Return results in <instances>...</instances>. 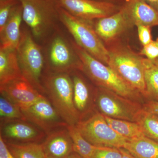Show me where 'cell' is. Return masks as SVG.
Returning a JSON list of instances; mask_svg holds the SVG:
<instances>
[{"mask_svg":"<svg viewBox=\"0 0 158 158\" xmlns=\"http://www.w3.org/2000/svg\"><path fill=\"white\" fill-rule=\"evenodd\" d=\"M23 21L22 6L19 2L12 9L6 25L0 31V49H17Z\"/></svg>","mask_w":158,"mask_h":158,"instance_id":"obj_17","label":"cell"},{"mask_svg":"<svg viewBox=\"0 0 158 158\" xmlns=\"http://www.w3.org/2000/svg\"><path fill=\"white\" fill-rule=\"evenodd\" d=\"M141 56L152 62L158 59V37L147 45L143 46L140 52Z\"/></svg>","mask_w":158,"mask_h":158,"instance_id":"obj_29","label":"cell"},{"mask_svg":"<svg viewBox=\"0 0 158 158\" xmlns=\"http://www.w3.org/2000/svg\"><path fill=\"white\" fill-rule=\"evenodd\" d=\"M17 52L23 76L41 94L45 95L42 82L45 68L42 46L35 40L28 28H22Z\"/></svg>","mask_w":158,"mask_h":158,"instance_id":"obj_6","label":"cell"},{"mask_svg":"<svg viewBox=\"0 0 158 158\" xmlns=\"http://www.w3.org/2000/svg\"><path fill=\"white\" fill-rule=\"evenodd\" d=\"M0 93L22 110L28 107L44 95L23 76L0 85Z\"/></svg>","mask_w":158,"mask_h":158,"instance_id":"obj_13","label":"cell"},{"mask_svg":"<svg viewBox=\"0 0 158 158\" xmlns=\"http://www.w3.org/2000/svg\"><path fill=\"white\" fill-rule=\"evenodd\" d=\"M57 6L71 14L93 21L112 15L120 8L114 3L97 0H55Z\"/></svg>","mask_w":158,"mask_h":158,"instance_id":"obj_11","label":"cell"},{"mask_svg":"<svg viewBox=\"0 0 158 158\" xmlns=\"http://www.w3.org/2000/svg\"><path fill=\"white\" fill-rule=\"evenodd\" d=\"M146 96L158 102V65L143 58Z\"/></svg>","mask_w":158,"mask_h":158,"instance_id":"obj_23","label":"cell"},{"mask_svg":"<svg viewBox=\"0 0 158 158\" xmlns=\"http://www.w3.org/2000/svg\"><path fill=\"white\" fill-rule=\"evenodd\" d=\"M60 22L77 45L90 56L108 65L109 50L95 31L93 21L77 17L58 6Z\"/></svg>","mask_w":158,"mask_h":158,"instance_id":"obj_3","label":"cell"},{"mask_svg":"<svg viewBox=\"0 0 158 158\" xmlns=\"http://www.w3.org/2000/svg\"><path fill=\"white\" fill-rule=\"evenodd\" d=\"M67 158H84L82 157L81 156L79 155L77 153L73 152Z\"/></svg>","mask_w":158,"mask_h":158,"instance_id":"obj_35","label":"cell"},{"mask_svg":"<svg viewBox=\"0 0 158 158\" xmlns=\"http://www.w3.org/2000/svg\"><path fill=\"white\" fill-rule=\"evenodd\" d=\"M158 11V0H143Z\"/></svg>","mask_w":158,"mask_h":158,"instance_id":"obj_34","label":"cell"},{"mask_svg":"<svg viewBox=\"0 0 158 158\" xmlns=\"http://www.w3.org/2000/svg\"><path fill=\"white\" fill-rule=\"evenodd\" d=\"M81 59L82 69L89 78L100 88L127 99L135 98L138 93L126 83L113 69L94 58L71 40Z\"/></svg>","mask_w":158,"mask_h":158,"instance_id":"obj_4","label":"cell"},{"mask_svg":"<svg viewBox=\"0 0 158 158\" xmlns=\"http://www.w3.org/2000/svg\"><path fill=\"white\" fill-rule=\"evenodd\" d=\"M144 110L158 116V102L151 101L144 106Z\"/></svg>","mask_w":158,"mask_h":158,"instance_id":"obj_32","label":"cell"},{"mask_svg":"<svg viewBox=\"0 0 158 158\" xmlns=\"http://www.w3.org/2000/svg\"><path fill=\"white\" fill-rule=\"evenodd\" d=\"M46 158H67L74 152L73 143L67 127L47 135L42 143Z\"/></svg>","mask_w":158,"mask_h":158,"instance_id":"obj_14","label":"cell"},{"mask_svg":"<svg viewBox=\"0 0 158 158\" xmlns=\"http://www.w3.org/2000/svg\"><path fill=\"white\" fill-rule=\"evenodd\" d=\"M26 120L37 126L47 135L59 128L67 127L45 95L22 110Z\"/></svg>","mask_w":158,"mask_h":158,"instance_id":"obj_10","label":"cell"},{"mask_svg":"<svg viewBox=\"0 0 158 158\" xmlns=\"http://www.w3.org/2000/svg\"><path fill=\"white\" fill-rule=\"evenodd\" d=\"M67 129L73 143L74 152L84 158H91L97 146L90 144L84 138L76 126L68 125Z\"/></svg>","mask_w":158,"mask_h":158,"instance_id":"obj_24","label":"cell"},{"mask_svg":"<svg viewBox=\"0 0 158 158\" xmlns=\"http://www.w3.org/2000/svg\"><path fill=\"white\" fill-rule=\"evenodd\" d=\"M132 26H158V11L143 0H127L121 7Z\"/></svg>","mask_w":158,"mask_h":158,"instance_id":"obj_16","label":"cell"},{"mask_svg":"<svg viewBox=\"0 0 158 158\" xmlns=\"http://www.w3.org/2000/svg\"><path fill=\"white\" fill-rule=\"evenodd\" d=\"M123 148L137 158H158V142L146 136L127 140Z\"/></svg>","mask_w":158,"mask_h":158,"instance_id":"obj_20","label":"cell"},{"mask_svg":"<svg viewBox=\"0 0 158 158\" xmlns=\"http://www.w3.org/2000/svg\"><path fill=\"white\" fill-rule=\"evenodd\" d=\"M67 38L58 28L41 45H44L45 70L69 74L77 70H82L81 59L71 40Z\"/></svg>","mask_w":158,"mask_h":158,"instance_id":"obj_5","label":"cell"},{"mask_svg":"<svg viewBox=\"0 0 158 158\" xmlns=\"http://www.w3.org/2000/svg\"><path fill=\"white\" fill-rule=\"evenodd\" d=\"M42 85L44 94L68 125L80 121L73 102V85L70 74L44 70Z\"/></svg>","mask_w":158,"mask_h":158,"instance_id":"obj_1","label":"cell"},{"mask_svg":"<svg viewBox=\"0 0 158 158\" xmlns=\"http://www.w3.org/2000/svg\"><path fill=\"white\" fill-rule=\"evenodd\" d=\"M143 58L125 48L109 50L108 65L129 86L146 96Z\"/></svg>","mask_w":158,"mask_h":158,"instance_id":"obj_7","label":"cell"},{"mask_svg":"<svg viewBox=\"0 0 158 158\" xmlns=\"http://www.w3.org/2000/svg\"><path fill=\"white\" fill-rule=\"evenodd\" d=\"M19 3L18 0H0V31L6 25L12 9Z\"/></svg>","mask_w":158,"mask_h":158,"instance_id":"obj_27","label":"cell"},{"mask_svg":"<svg viewBox=\"0 0 158 158\" xmlns=\"http://www.w3.org/2000/svg\"><path fill=\"white\" fill-rule=\"evenodd\" d=\"M120 150L121 151L122 154V158H137L133 156L129 152L123 148H120Z\"/></svg>","mask_w":158,"mask_h":158,"instance_id":"obj_33","label":"cell"},{"mask_svg":"<svg viewBox=\"0 0 158 158\" xmlns=\"http://www.w3.org/2000/svg\"><path fill=\"white\" fill-rule=\"evenodd\" d=\"M122 154L119 148L98 147L94 152L91 158H122Z\"/></svg>","mask_w":158,"mask_h":158,"instance_id":"obj_28","label":"cell"},{"mask_svg":"<svg viewBox=\"0 0 158 158\" xmlns=\"http://www.w3.org/2000/svg\"><path fill=\"white\" fill-rule=\"evenodd\" d=\"M6 143L15 158H46L42 143Z\"/></svg>","mask_w":158,"mask_h":158,"instance_id":"obj_22","label":"cell"},{"mask_svg":"<svg viewBox=\"0 0 158 158\" xmlns=\"http://www.w3.org/2000/svg\"><path fill=\"white\" fill-rule=\"evenodd\" d=\"M22 76L17 49H0V85Z\"/></svg>","mask_w":158,"mask_h":158,"instance_id":"obj_19","label":"cell"},{"mask_svg":"<svg viewBox=\"0 0 158 158\" xmlns=\"http://www.w3.org/2000/svg\"><path fill=\"white\" fill-rule=\"evenodd\" d=\"M73 85V102L80 120L90 112L92 98L88 85L76 71L70 73Z\"/></svg>","mask_w":158,"mask_h":158,"instance_id":"obj_18","label":"cell"},{"mask_svg":"<svg viewBox=\"0 0 158 158\" xmlns=\"http://www.w3.org/2000/svg\"><path fill=\"white\" fill-rule=\"evenodd\" d=\"M23 8V20L38 43H44L60 22L55 0H18Z\"/></svg>","mask_w":158,"mask_h":158,"instance_id":"obj_2","label":"cell"},{"mask_svg":"<svg viewBox=\"0 0 158 158\" xmlns=\"http://www.w3.org/2000/svg\"><path fill=\"white\" fill-rule=\"evenodd\" d=\"M0 118L1 123L26 120L20 108L3 94L0 95Z\"/></svg>","mask_w":158,"mask_h":158,"instance_id":"obj_26","label":"cell"},{"mask_svg":"<svg viewBox=\"0 0 158 158\" xmlns=\"http://www.w3.org/2000/svg\"><path fill=\"white\" fill-rule=\"evenodd\" d=\"M141 126L146 137L158 142V116L141 109L136 121Z\"/></svg>","mask_w":158,"mask_h":158,"instance_id":"obj_25","label":"cell"},{"mask_svg":"<svg viewBox=\"0 0 158 158\" xmlns=\"http://www.w3.org/2000/svg\"><path fill=\"white\" fill-rule=\"evenodd\" d=\"M97 20L94 25L95 31L103 41L107 42L132 27L121 8L112 15Z\"/></svg>","mask_w":158,"mask_h":158,"instance_id":"obj_15","label":"cell"},{"mask_svg":"<svg viewBox=\"0 0 158 158\" xmlns=\"http://www.w3.org/2000/svg\"><path fill=\"white\" fill-rule=\"evenodd\" d=\"M46 136L42 130L27 120H14L1 123L0 136L6 142L40 143Z\"/></svg>","mask_w":158,"mask_h":158,"instance_id":"obj_12","label":"cell"},{"mask_svg":"<svg viewBox=\"0 0 158 158\" xmlns=\"http://www.w3.org/2000/svg\"><path fill=\"white\" fill-rule=\"evenodd\" d=\"M154 63H155V64H157V65H158V59L155 62H153Z\"/></svg>","mask_w":158,"mask_h":158,"instance_id":"obj_36","label":"cell"},{"mask_svg":"<svg viewBox=\"0 0 158 158\" xmlns=\"http://www.w3.org/2000/svg\"><path fill=\"white\" fill-rule=\"evenodd\" d=\"M76 126L87 141L97 147L123 148L127 141L110 127L101 113L82 119Z\"/></svg>","mask_w":158,"mask_h":158,"instance_id":"obj_8","label":"cell"},{"mask_svg":"<svg viewBox=\"0 0 158 158\" xmlns=\"http://www.w3.org/2000/svg\"><path fill=\"white\" fill-rule=\"evenodd\" d=\"M97 1H103V2H108V0H97Z\"/></svg>","mask_w":158,"mask_h":158,"instance_id":"obj_37","label":"cell"},{"mask_svg":"<svg viewBox=\"0 0 158 158\" xmlns=\"http://www.w3.org/2000/svg\"><path fill=\"white\" fill-rule=\"evenodd\" d=\"M138 38L143 46L152 41L150 27L144 25L137 26Z\"/></svg>","mask_w":158,"mask_h":158,"instance_id":"obj_30","label":"cell"},{"mask_svg":"<svg viewBox=\"0 0 158 158\" xmlns=\"http://www.w3.org/2000/svg\"><path fill=\"white\" fill-rule=\"evenodd\" d=\"M104 116L110 127L118 135L127 140L146 136L141 125L137 122L116 119Z\"/></svg>","mask_w":158,"mask_h":158,"instance_id":"obj_21","label":"cell"},{"mask_svg":"<svg viewBox=\"0 0 158 158\" xmlns=\"http://www.w3.org/2000/svg\"><path fill=\"white\" fill-rule=\"evenodd\" d=\"M0 158H15L1 136H0Z\"/></svg>","mask_w":158,"mask_h":158,"instance_id":"obj_31","label":"cell"},{"mask_svg":"<svg viewBox=\"0 0 158 158\" xmlns=\"http://www.w3.org/2000/svg\"><path fill=\"white\" fill-rule=\"evenodd\" d=\"M94 102L101 114L116 119L136 122L139 111L129 99L100 88L94 94Z\"/></svg>","mask_w":158,"mask_h":158,"instance_id":"obj_9","label":"cell"}]
</instances>
